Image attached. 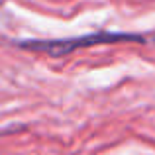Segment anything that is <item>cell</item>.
Returning <instances> with one entry per match:
<instances>
[{"instance_id": "1", "label": "cell", "mask_w": 155, "mask_h": 155, "mask_svg": "<svg viewBox=\"0 0 155 155\" xmlns=\"http://www.w3.org/2000/svg\"><path fill=\"white\" fill-rule=\"evenodd\" d=\"M126 41L141 43L143 38L134 35V34H92V35H84V38L65 39V41L63 39H55V41H24L20 43V47L28 51L49 53V55H67V53H73L81 49V47L100 45V43H126Z\"/></svg>"}]
</instances>
